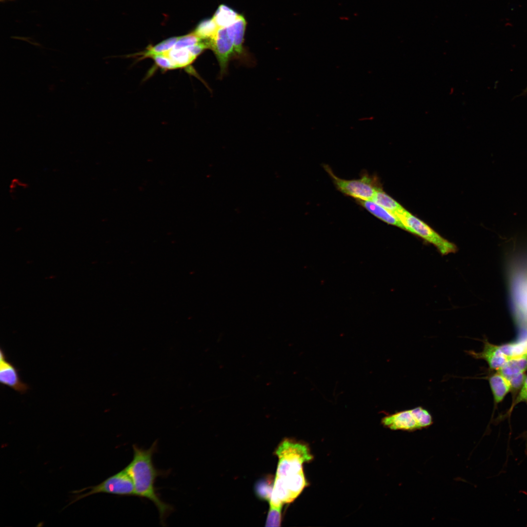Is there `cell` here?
Listing matches in <instances>:
<instances>
[{
	"label": "cell",
	"mask_w": 527,
	"mask_h": 527,
	"mask_svg": "<svg viewBox=\"0 0 527 527\" xmlns=\"http://www.w3.org/2000/svg\"><path fill=\"white\" fill-rule=\"evenodd\" d=\"M132 447V460L125 468L133 480L136 496L147 499L154 504L158 510L161 524L164 526L174 507L161 499L155 486L158 477L167 476L169 473L157 469L153 464V457L157 451L158 442H154L147 449L136 445Z\"/></svg>",
	"instance_id": "obj_1"
},
{
	"label": "cell",
	"mask_w": 527,
	"mask_h": 527,
	"mask_svg": "<svg viewBox=\"0 0 527 527\" xmlns=\"http://www.w3.org/2000/svg\"><path fill=\"white\" fill-rule=\"evenodd\" d=\"M275 453L278 457L276 476L279 477L299 472L303 465L313 458L306 445L287 439L279 445Z\"/></svg>",
	"instance_id": "obj_2"
},
{
	"label": "cell",
	"mask_w": 527,
	"mask_h": 527,
	"mask_svg": "<svg viewBox=\"0 0 527 527\" xmlns=\"http://www.w3.org/2000/svg\"><path fill=\"white\" fill-rule=\"evenodd\" d=\"M74 494L66 507L88 496L107 493L119 496H136L133 480L125 468L101 483L71 492Z\"/></svg>",
	"instance_id": "obj_3"
},
{
	"label": "cell",
	"mask_w": 527,
	"mask_h": 527,
	"mask_svg": "<svg viewBox=\"0 0 527 527\" xmlns=\"http://www.w3.org/2000/svg\"><path fill=\"white\" fill-rule=\"evenodd\" d=\"M402 223L404 229L418 236L433 244L442 255L455 253L457 246L442 237L429 225L404 208L395 215Z\"/></svg>",
	"instance_id": "obj_4"
},
{
	"label": "cell",
	"mask_w": 527,
	"mask_h": 527,
	"mask_svg": "<svg viewBox=\"0 0 527 527\" xmlns=\"http://www.w3.org/2000/svg\"><path fill=\"white\" fill-rule=\"evenodd\" d=\"M381 422L391 430L414 431L428 427L433 421L430 412L419 406L387 415Z\"/></svg>",
	"instance_id": "obj_5"
},
{
	"label": "cell",
	"mask_w": 527,
	"mask_h": 527,
	"mask_svg": "<svg viewBox=\"0 0 527 527\" xmlns=\"http://www.w3.org/2000/svg\"><path fill=\"white\" fill-rule=\"evenodd\" d=\"M324 168L340 191L358 201H372L377 190L381 188L375 179L368 175L358 179L345 180L335 175L328 165H325Z\"/></svg>",
	"instance_id": "obj_6"
},
{
	"label": "cell",
	"mask_w": 527,
	"mask_h": 527,
	"mask_svg": "<svg viewBox=\"0 0 527 527\" xmlns=\"http://www.w3.org/2000/svg\"><path fill=\"white\" fill-rule=\"evenodd\" d=\"M210 49L216 57L221 75L223 76L227 70L230 60L236 56L233 42L226 27L218 29L215 37L210 41Z\"/></svg>",
	"instance_id": "obj_7"
},
{
	"label": "cell",
	"mask_w": 527,
	"mask_h": 527,
	"mask_svg": "<svg viewBox=\"0 0 527 527\" xmlns=\"http://www.w3.org/2000/svg\"><path fill=\"white\" fill-rule=\"evenodd\" d=\"M0 382L20 394L26 393L29 389V385L23 382L19 373V370L7 358L4 351L0 350Z\"/></svg>",
	"instance_id": "obj_8"
},
{
	"label": "cell",
	"mask_w": 527,
	"mask_h": 527,
	"mask_svg": "<svg viewBox=\"0 0 527 527\" xmlns=\"http://www.w3.org/2000/svg\"><path fill=\"white\" fill-rule=\"evenodd\" d=\"M527 370V355H524L509 359L497 371L509 381L511 389L515 390L521 388Z\"/></svg>",
	"instance_id": "obj_9"
},
{
	"label": "cell",
	"mask_w": 527,
	"mask_h": 527,
	"mask_svg": "<svg viewBox=\"0 0 527 527\" xmlns=\"http://www.w3.org/2000/svg\"><path fill=\"white\" fill-rule=\"evenodd\" d=\"M246 21L244 17L240 15L230 25L227 27V32L232 39L235 55L241 56L243 52V43L246 29Z\"/></svg>",
	"instance_id": "obj_10"
},
{
	"label": "cell",
	"mask_w": 527,
	"mask_h": 527,
	"mask_svg": "<svg viewBox=\"0 0 527 527\" xmlns=\"http://www.w3.org/2000/svg\"><path fill=\"white\" fill-rule=\"evenodd\" d=\"M358 203L372 215L385 222L404 229L401 221L383 207L372 201H358Z\"/></svg>",
	"instance_id": "obj_11"
},
{
	"label": "cell",
	"mask_w": 527,
	"mask_h": 527,
	"mask_svg": "<svg viewBox=\"0 0 527 527\" xmlns=\"http://www.w3.org/2000/svg\"><path fill=\"white\" fill-rule=\"evenodd\" d=\"M494 402H501L506 395L511 390L509 381L498 371L488 379Z\"/></svg>",
	"instance_id": "obj_12"
},
{
	"label": "cell",
	"mask_w": 527,
	"mask_h": 527,
	"mask_svg": "<svg viewBox=\"0 0 527 527\" xmlns=\"http://www.w3.org/2000/svg\"><path fill=\"white\" fill-rule=\"evenodd\" d=\"M296 499L307 485L303 470L284 477L276 476Z\"/></svg>",
	"instance_id": "obj_13"
},
{
	"label": "cell",
	"mask_w": 527,
	"mask_h": 527,
	"mask_svg": "<svg viewBox=\"0 0 527 527\" xmlns=\"http://www.w3.org/2000/svg\"><path fill=\"white\" fill-rule=\"evenodd\" d=\"M240 15L232 8L222 4L215 11L213 19L219 28H224L232 24Z\"/></svg>",
	"instance_id": "obj_14"
},
{
	"label": "cell",
	"mask_w": 527,
	"mask_h": 527,
	"mask_svg": "<svg viewBox=\"0 0 527 527\" xmlns=\"http://www.w3.org/2000/svg\"><path fill=\"white\" fill-rule=\"evenodd\" d=\"M165 54L177 68L189 66L196 59L192 55L188 48L178 49L172 48Z\"/></svg>",
	"instance_id": "obj_15"
},
{
	"label": "cell",
	"mask_w": 527,
	"mask_h": 527,
	"mask_svg": "<svg viewBox=\"0 0 527 527\" xmlns=\"http://www.w3.org/2000/svg\"><path fill=\"white\" fill-rule=\"evenodd\" d=\"M218 29L212 18L201 21L193 32L203 40L211 41L215 37Z\"/></svg>",
	"instance_id": "obj_16"
},
{
	"label": "cell",
	"mask_w": 527,
	"mask_h": 527,
	"mask_svg": "<svg viewBox=\"0 0 527 527\" xmlns=\"http://www.w3.org/2000/svg\"><path fill=\"white\" fill-rule=\"evenodd\" d=\"M372 201L383 207L394 216L404 209L398 202L385 193L381 188L377 190Z\"/></svg>",
	"instance_id": "obj_17"
},
{
	"label": "cell",
	"mask_w": 527,
	"mask_h": 527,
	"mask_svg": "<svg viewBox=\"0 0 527 527\" xmlns=\"http://www.w3.org/2000/svg\"><path fill=\"white\" fill-rule=\"evenodd\" d=\"M179 38V37H171L154 46H149L145 51L138 55L141 56V58L144 59L154 55L165 54L174 47Z\"/></svg>",
	"instance_id": "obj_18"
},
{
	"label": "cell",
	"mask_w": 527,
	"mask_h": 527,
	"mask_svg": "<svg viewBox=\"0 0 527 527\" xmlns=\"http://www.w3.org/2000/svg\"><path fill=\"white\" fill-rule=\"evenodd\" d=\"M202 41L194 32L188 35L180 37L173 48L175 49L188 48L195 45Z\"/></svg>",
	"instance_id": "obj_19"
},
{
	"label": "cell",
	"mask_w": 527,
	"mask_h": 527,
	"mask_svg": "<svg viewBox=\"0 0 527 527\" xmlns=\"http://www.w3.org/2000/svg\"><path fill=\"white\" fill-rule=\"evenodd\" d=\"M155 61L156 65L164 70H173L177 67L165 54L154 55L150 56Z\"/></svg>",
	"instance_id": "obj_20"
},
{
	"label": "cell",
	"mask_w": 527,
	"mask_h": 527,
	"mask_svg": "<svg viewBox=\"0 0 527 527\" xmlns=\"http://www.w3.org/2000/svg\"><path fill=\"white\" fill-rule=\"evenodd\" d=\"M282 508L270 507L266 521V527L281 526Z\"/></svg>",
	"instance_id": "obj_21"
},
{
	"label": "cell",
	"mask_w": 527,
	"mask_h": 527,
	"mask_svg": "<svg viewBox=\"0 0 527 527\" xmlns=\"http://www.w3.org/2000/svg\"><path fill=\"white\" fill-rule=\"evenodd\" d=\"M273 488V485L271 486L269 484L266 482H261L257 486V492L258 495L262 499L267 500H269Z\"/></svg>",
	"instance_id": "obj_22"
},
{
	"label": "cell",
	"mask_w": 527,
	"mask_h": 527,
	"mask_svg": "<svg viewBox=\"0 0 527 527\" xmlns=\"http://www.w3.org/2000/svg\"><path fill=\"white\" fill-rule=\"evenodd\" d=\"M527 398V376H526L524 382L521 388L520 391L517 397L514 405L519 403L526 401Z\"/></svg>",
	"instance_id": "obj_23"
},
{
	"label": "cell",
	"mask_w": 527,
	"mask_h": 527,
	"mask_svg": "<svg viewBox=\"0 0 527 527\" xmlns=\"http://www.w3.org/2000/svg\"><path fill=\"white\" fill-rule=\"evenodd\" d=\"M526 401H527V399H526Z\"/></svg>",
	"instance_id": "obj_24"
},
{
	"label": "cell",
	"mask_w": 527,
	"mask_h": 527,
	"mask_svg": "<svg viewBox=\"0 0 527 527\" xmlns=\"http://www.w3.org/2000/svg\"></svg>",
	"instance_id": "obj_25"
}]
</instances>
